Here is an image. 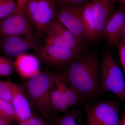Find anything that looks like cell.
<instances>
[{"label": "cell", "mask_w": 125, "mask_h": 125, "mask_svg": "<svg viewBox=\"0 0 125 125\" xmlns=\"http://www.w3.org/2000/svg\"><path fill=\"white\" fill-rule=\"evenodd\" d=\"M66 67L62 76L83 100L98 93L100 65L97 53L83 51Z\"/></svg>", "instance_id": "cell-1"}, {"label": "cell", "mask_w": 125, "mask_h": 125, "mask_svg": "<svg viewBox=\"0 0 125 125\" xmlns=\"http://www.w3.org/2000/svg\"><path fill=\"white\" fill-rule=\"evenodd\" d=\"M54 75L52 73L40 72L27 79L24 83L23 89L30 105L44 116L53 111L51 94Z\"/></svg>", "instance_id": "cell-2"}, {"label": "cell", "mask_w": 125, "mask_h": 125, "mask_svg": "<svg viewBox=\"0 0 125 125\" xmlns=\"http://www.w3.org/2000/svg\"><path fill=\"white\" fill-rule=\"evenodd\" d=\"M113 93L125 103V80L122 71L111 52H103L100 65V82L98 93Z\"/></svg>", "instance_id": "cell-3"}, {"label": "cell", "mask_w": 125, "mask_h": 125, "mask_svg": "<svg viewBox=\"0 0 125 125\" xmlns=\"http://www.w3.org/2000/svg\"><path fill=\"white\" fill-rule=\"evenodd\" d=\"M57 0H29L23 11L36 28L37 36L46 34L48 27L56 19Z\"/></svg>", "instance_id": "cell-4"}, {"label": "cell", "mask_w": 125, "mask_h": 125, "mask_svg": "<svg viewBox=\"0 0 125 125\" xmlns=\"http://www.w3.org/2000/svg\"><path fill=\"white\" fill-rule=\"evenodd\" d=\"M88 125H120L119 107L111 100L88 104L85 107Z\"/></svg>", "instance_id": "cell-5"}, {"label": "cell", "mask_w": 125, "mask_h": 125, "mask_svg": "<svg viewBox=\"0 0 125 125\" xmlns=\"http://www.w3.org/2000/svg\"><path fill=\"white\" fill-rule=\"evenodd\" d=\"M36 56L43 63L55 67L67 66L83 49L65 48L45 45L34 49Z\"/></svg>", "instance_id": "cell-6"}, {"label": "cell", "mask_w": 125, "mask_h": 125, "mask_svg": "<svg viewBox=\"0 0 125 125\" xmlns=\"http://www.w3.org/2000/svg\"><path fill=\"white\" fill-rule=\"evenodd\" d=\"M87 3L61 5L57 10L56 19L83 42L86 39L82 15Z\"/></svg>", "instance_id": "cell-7"}, {"label": "cell", "mask_w": 125, "mask_h": 125, "mask_svg": "<svg viewBox=\"0 0 125 125\" xmlns=\"http://www.w3.org/2000/svg\"><path fill=\"white\" fill-rule=\"evenodd\" d=\"M45 45L75 49H83L82 43L72 32L56 19L50 24L47 30Z\"/></svg>", "instance_id": "cell-8"}, {"label": "cell", "mask_w": 125, "mask_h": 125, "mask_svg": "<svg viewBox=\"0 0 125 125\" xmlns=\"http://www.w3.org/2000/svg\"><path fill=\"white\" fill-rule=\"evenodd\" d=\"M1 37L0 48L6 55L11 57L16 58L39 46L38 37L32 33Z\"/></svg>", "instance_id": "cell-9"}, {"label": "cell", "mask_w": 125, "mask_h": 125, "mask_svg": "<svg viewBox=\"0 0 125 125\" xmlns=\"http://www.w3.org/2000/svg\"><path fill=\"white\" fill-rule=\"evenodd\" d=\"M32 31L29 20L20 10L2 19L0 24L1 37L32 34Z\"/></svg>", "instance_id": "cell-10"}, {"label": "cell", "mask_w": 125, "mask_h": 125, "mask_svg": "<svg viewBox=\"0 0 125 125\" xmlns=\"http://www.w3.org/2000/svg\"><path fill=\"white\" fill-rule=\"evenodd\" d=\"M125 23V10L120 7L113 13L105 25L103 35L107 45L116 46L120 40Z\"/></svg>", "instance_id": "cell-11"}, {"label": "cell", "mask_w": 125, "mask_h": 125, "mask_svg": "<svg viewBox=\"0 0 125 125\" xmlns=\"http://www.w3.org/2000/svg\"><path fill=\"white\" fill-rule=\"evenodd\" d=\"M10 84L12 93L11 104L19 121L28 120L32 114L30 104L23 89L11 81Z\"/></svg>", "instance_id": "cell-12"}, {"label": "cell", "mask_w": 125, "mask_h": 125, "mask_svg": "<svg viewBox=\"0 0 125 125\" xmlns=\"http://www.w3.org/2000/svg\"><path fill=\"white\" fill-rule=\"evenodd\" d=\"M91 3L96 24V40H97L103 35L105 25L112 14V6L110 0H93Z\"/></svg>", "instance_id": "cell-13"}, {"label": "cell", "mask_w": 125, "mask_h": 125, "mask_svg": "<svg viewBox=\"0 0 125 125\" xmlns=\"http://www.w3.org/2000/svg\"><path fill=\"white\" fill-rule=\"evenodd\" d=\"M14 66L19 74L26 79L40 72L39 59L32 54L25 53L19 56L16 58Z\"/></svg>", "instance_id": "cell-14"}, {"label": "cell", "mask_w": 125, "mask_h": 125, "mask_svg": "<svg viewBox=\"0 0 125 125\" xmlns=\"http://www.w3.org/2000/svg\"><path fill=\"white\" fill-rule=\"evenodd\" d=\"M54 74L51 94V103L53 111L65 112L70 107L66 99L55 80Z\"/></svg>", "instance_id": "cell-15"}, {"label": "cell", "mask_w": 125, "mask_h": 125, "mask_svg": "<svg viewBox=\"0 0 125 125\" xmlns=\"http://www.w3.org/2000/svg\"><path fill=\"white\" fill-rule=\"evenodd\" d=\"M82 20L86 39L90 41L96 40V24L91 2H87L85 4L82 15Z\"/></svg>", "instance_id": "cell-16"}, {"label": "cell", "mask_w": 125, "mask_h": 125, "mask_svg": "<svg viewBox=\"0 0 125 125\" xmlns=\"http://www.w3.org/2000/svg\"><path fill=\"white\" fill-rule=\"evenodd\" d=\"M55 80L64 94L70 107L75 106L82 103L83 99L70 87L62 75L55 74Z\"/></svg>", "instance_id": "cell-17"}, {"label": "cell", "mask_w": 125, "mask_h": 125, "mask_svg": "<svg viewBox=\"0 0 125 125\" xmlns=\"http://www.w3.org/2000/svg\"><path fill=\"white\" fill-rule=\"evenodd\" d=\"M49 123L51 125H84L80 113L76 110L55 117Z\"/></svg>", "instance_id": "cell-18"}, {"label": "cell", "mask_w": 125, "mask_h": 125, "mask_svg": "<svg viewBox=\"0 0 125 125\" xmlns=\"http://www.w3.org/2000/svg\"><path fill=\"white\" fill-rule=\"evenodd\" d=\"M0 119L10 124L19 119L11 103L0 99Z\"/></svg>", "instance_id": "cell-19"}, {"label": "cell", "mask_w": 125, "mask_h": 125, "mask_svg": "<svg viewBox=\"0 0 125 125\" xmlns=\"http://www.w3.org/2000/svg\"><path fill=\"white\" fill-rule=\"evenodd\" d=\"M20 10L12 0H0V19H2Z\"/></svg>", "instance_id": "cell-20"}, {"label": "cell", "mask_w": 125, "mask_h": 125, "mask_svg": "<svg viewBox=\"0 0 125 125\" xmlns=\"http://www.w3.org/2000/svg\"><path fill=\"white\" fill-rule=\"evenodd\" d=\"M15 69L14 62L11 59L0 56V76L10 75Z\"/></svg>", "instance_id": "cell-21"}, {"label": "cell", "mask_w": 125, "mask_h": 125, "mask_svg": "<svg viewBox=\"0 0 125 125\" xmlns=\"http://www.w3.org/2000/svg\"><path fill=\"white\" fill-rule=\"evenodd\" d=\"M10 80L0 81V99H2L11 103L12 93Z\"/></svg>", "instance_id": "cell-22"}, {"label": "cell", "mask_w": 125, "mask_h": 125, "mask_svg": "<svg viewBox=\"0 0 125 125\" xmlns=\"http://www.w3.org/2000/svg\"><path fill=\"white\" fill-rule=\"evenodd\" d=\"M118 51L119 62L125 75V40H120L116 45Z\"/></svg>", "instance_id": "cell-23"}, {"label": "cell", "mask_w": 125, "mask_h": 125, "mask_svg": "<svg viewBox=\"0 0 125 125\" xmlns=\"http://www.w3.org/2000/svg\"><path fill=\"white\" fill-rule=\"evenodd\" d=\"M29 121L30 125H51L50 123H47L42 118L33 115Z\"/></svg>", "instance_id": "cell-24"}, {"label": "cell", "mask_w": 125, "mask_h": 125, "mask_svg": "<svg viewBox=\"0 0 125 125\" xmlns=\"http://www.w3.org/2000/svg\"><path fill=\"white\" fill-rule=\"evenodd\" d=\"M88 0H57L60 5L71 3H86Z\"/></svg>", "instance_id": "cell-25"}, {"label": "cell", "mask_w": 125, "mask_h": 125, "mask_svg": "<svg viewBox=\"0 0 125 125\" xmlns=\"http://www.w3.org/2000/svg\"><path fill=\"white\" fill-rule=\"evenodd\" d=\"M29 0H17V5L19 9L23 11V9Z\"/></svg>", "instance_id": "cell-26"}, {"label": "cell", "mask_w": 125, "mask_h": 125, "mask_svg": "<svg viewBox=\"0 0 125 125\" xmlns=\"http://www.w3.org/2000/svg\"><path fill=\"white\" fill-rule=\"evenodd\" d=\"M18 125H30L29 120L25 121L18 122Z\"/></svg>", "instance_id": "cell-27"}, {"label": "cell", "mask_w": 125, "mask_h": 125, "mask_svg": "<svg viewBox=\"0 0 125 125\" xmlns=\"http://www.w3.org/2000/svg\"><path fill=\"white\" fill-rule=\"evenodd\" d=\"M120 125H125V109L123 117L120 122Z\"/></svg>", "instance_id": "cell-28"}, {"label": "cell", "mask_w": 125, "mask_h": 125, "mask_svg": "<svg viewBox=\"0 0 125 125\" xmlns=\"http://www.w3.org/2000/svg\"><path fill=\"white\" fill-rule=\"evenodd\" d=\"M121 39L125 40V25H124V27H123L120 40H121Z\"/></svg>", "instance_id": "cell-29"}, {"label": "cell", "mask_w": 125, "mask_h": 125, "mask_svg": "<svg viewBox=\"0 0 125 125\" xmlns=\"http://www.w3.org/2000/svg\"><path fill=\"white\" fill-rule=\"evenodd\" d=\"M10 124L0 119V125H10Z\"/></svg>", "instance_id": "cell-30"}, {"label": "cell", "mask_w": 125, "mask_h": 125, "mask_svg": "<svg viewBox=\"0 0 125 125\" xmlns=\"http://www.w3.org/2000/svg\"><path fill=\"white\" fill-rule=\"evenodd\" d=\"M114 1H116L123 4H125V0H113Z\"/></svg>", "instance_id": "cell-31"}, {"label": "cell", "mask_w": 125, "mask_h": 125, "mask_svg": "<svg viewBox=\"0 0 125 125\" xmlns=\"http://www.w3.org/2000/svg\"><path fill=\"white\" fill-rule=\"evenodd\" d=\"M1 19H0V24L1 22Z\"/></svg>", "instance_id": "cell-32"}, {"label": "cell", "mask_w": 125, "mask_h": 125, "mask_svg": "<svg viewBox=\"0 0 125 125\" xmlns=\"http://www.w3.org/2000/svg\"></svg>", "instance_id": "cell-33"}, {"label": "cell", "mask_w": 125, "mask_h": 125, "mask_svg": "<svg viewBox=\"0 0 125 125\" xmlns=\"http://www.w3.org/2000/svg\"></svg>", "instance_id": "cell-34"}]
</instances>
